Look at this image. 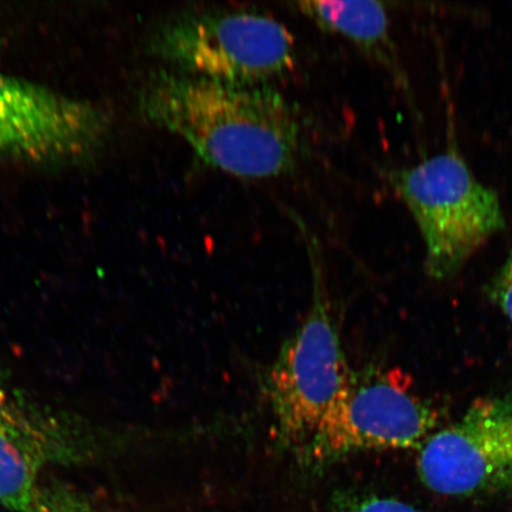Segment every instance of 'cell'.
<instances>
[{"instance_id": "11", "label": "cell", "mask_w": 512, "mask_h": 512, "mask_svg": "<svg viewBox=\"0 0 512 512\" xmlns=\"http://www.w3.org/2000/svg\"><path fill=\"white\" fill-rule=\"evenodd\" d=\"M27 512H94L85 498L62 486L38 489Z\"/></svg>"}, {"instance_id": "9", "label": "cell", "mask_w": 512, "mask_h": 512, "mask_svg": "<svg viewBox=\"0 0 512 512\" xmlns=\"http://www.w3.org/2000/svg\"><path fill=\"white\" fill-rule=\"evenodd\" d=\"M299 12L315 22L320 29L347 38L371 59L386 68L396 82L408 88L392 36L386 5L374 0L367 2H299Z\"/></svg>"}, {"instance_id": "1", "label": "cell", "mask_w": 512, "mask_h": 512, "mask_svg": "<svg viewBox=\"0 0 512 512\" xmlns=\"http://www.w3.org/2000/svg\"><path fill=\"white\" fill-rule=\"evenodd\" d=\"M147 121L175 134L211 168L240 178L287 175L302 149V126L268 85L216 81L164 69L137 96Z\"/></svg>"}, {"instance_id": "8", "label": "cell", "mask_w": 512, "mask_h": 512, "mask_svg": "<svg viewBox=\"0 0 512 512\" xmlns=\"http://www.w3.org/2000/svg\"><path fill=\"white\" fill-rule=\"evenodd\" d=\"M50 456L42 428L0 392V505L27 512L40 489L38 475Z\"/></svg>"}, {"instance_id": "10", "label": "cell", "mask_w": 512, "mask_h": 512, "mask_svg": "<svg viewBox=\"0 0 512 512\" xmlns=\"http://www.w3.org/2000/svg\"><path fill=\"white\" fill-rule=\"evenodd\" d=\"M331 512H424L393 497L342 492L332 501Z\"/></svg>"}, {"instance_id": "6", "label": "cell", "mask_w": 512, "mask_h": 512, "mask_svg": "<svg viewBox=\"0 0 512 512\" xmlns=\"http://www.w3.org/2000/svg\"><path fill=\"white\" fill-rule=\"evenodd\" d=\"M110 131V118L93 102L0 70V162H81Z\"/></svg>"}, {"instance_id": "12", "label": "cell", "mask_w": 512, "mask_h": 512, "mask_svg": "<svg viewBox=\"0 0 512 512\" xmlns=\"http://www.w3.org/2000/svg\"><path fill=\"white\" fill-rule=\"evenodd\" d=\"M486 294L512 324V251L486 286Z\"/></svg>"}, {"instance_id": "2", "label": "cell", "mask_w": 512, "mask_h": 512, "mask_svg": "<svg viewBox=\"0 0 512 512\" xmlns=\"http://www.w3.org/2000/svg\"><path fill=\"white\" fill-rule=\"evenodd\" d=\"M147 48L175 72L249 85H267L297 61L286 25L249 9L178 11L157 25Z\"/></svg>"}, {"instance_id": "4", "label": "cell", "mask_w": 512, "mask_h": 512, "mask_svg": "<svg viewBox=\"0 0 512 512\" xmlns=\"http://www.w3.org/2000/svg\"><path fill=\"white\" fill-rule=\"evenodd\" d=\"M311 251L312 303L265 376L264 392L277 445L298 453L349 387L348 366L316 246Z\"/></svg>"}, {"instance_id": "3", "label": "cell", "mask_w": 512, "mask_h": 512, "mask_svg": "<svg viewBox=\"0 0 512 512\" xmlns=\"http://www.w3.org/2000/svg\"><path fill=\"white\" fill-rule=\"evenodd\" d=\"M389 182L420 230L426 270L435 280L454 277L507 227L497 192L479 181L454 146L390 172Z\"/></svg>"}, {"instance_id": "7", "label": "cell", "mask_w": 512, "mask_h": 512, "mask_svg": "<svg viewBox=\"0 0 512 512\" xmlns=\"http://www.w3.org/2000/svg\"><path fill=\"white\" fill-rule=\"evenodd\" d=\"M419 478L445 496L491 494L512 486V393L476 400L462 418L419 448Z\"/></svg>"}, {"instance_id": "5", "label": "cell", "mask_w": 512, "mask_h": 512, "mask_svg": "<svg viewBox=\"0 0 512 512\" xmlns=\"http://www.w3.org/2000/svg\"><path fill=\"white\" fill-rule=\"evenodd\" d=\"M438 420V412L413 393L400 371L354 373L296 457L303 469L320 472L358 452L420 448Z\"/></svg>"}]
</instances>
